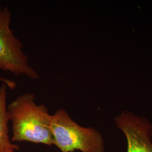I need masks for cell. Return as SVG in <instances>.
<instances>
[{"label": "cell", "mask_w": 152, "mask_h": 152, "mask_svg": "<svg viewBox=\"0 0 152 152\" xmlns=\"http://www.w3.org/2000/svg\"><path fill=\"white\" fill-rule=\"evenodd\" d=\"M114 122L126 138L127 152H152V124L148 118L124 110Z\"/></svg>", "instance_id": "cell-4"}, {"label": "cell", "mask_w": 152, "mask_h": 152, "mask_svg": "<svg viewBox=\"0 0 152 152\" xmlns=\"http://www.w3.org/2000/svg\"><path fill=\"white\" fill-rule=\"evenodd\" d=\"M7 113L11 124L12 142L54 145L49 109L44 104L36 103L33 93L26 92L18 96L7 105Z\"/></svg>", "instance_id": "cell-1"}, {"label": "cell", "mask_w": 152, "mask_h": 152, "mask_svg": "<svg viewBox=\"0 0 152 152\" xmlns=\"http://www.w3.org/2000/svg\"><path fill=\"white\" fill-rule=\"evenodd\" d=\"M11 21V12L9 7L0 4V70L9 72L15 76L38 80V72L29 64L21 41L10 28Z\"/></svg>", "instance_id": "cell-3"}, {"label": "cell", "mask_w": 152, "mask_h": 152, "mask_svg": "<svg viewBox=\"0 0 152 152\" xmlns=\"http://www.w3.org/2000/svg\"><path fill=\"white\" fill-rule=\"evenodd\" d=\"M50 127L54 145L61 152H104L102 135L94 127H83L71 118L64 109L51 114Z\"/></svg>", "instance_id": "cell-2"}, {"label": "cell", "mask_w": 152, "mask_h": 152, "mask_svg": "<svg viewBox=\"0 0 152 152\" xmlns=\"http://www.w3.org/2000/svg\"><path fill=\"white\" fill-rule=\"evenodd\" d=\"M7 87L2 83L0 86V152H14L20 147L13 143L9 136V117L7 113Z\"/></svg>", "instance_id": "cell-5"}, {"label": "cell", "mask_w": 152, "mask_h": 152, "mask_svg": "<svg viewBox=\"0 0 152 152\" xmlns=\"http://www.w3.org/2000/svg\"><path fill=\"white\" fill-rule=\"evenodd\" d=\"M17 152V151H16V152Z\"/></svg>", "instance_id": "cell-6"}]
</instances>
